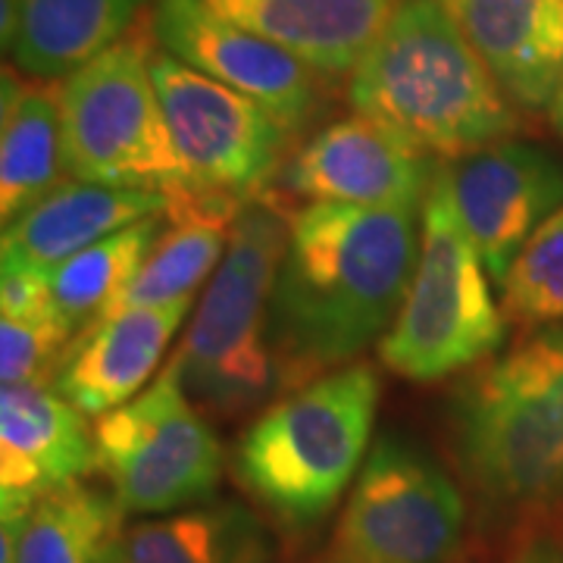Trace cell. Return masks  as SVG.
Segmentation results:
<instances>
[{
    "label": "cell",
    "instance_id": "cell-1",
    "mask_svg": "<svg viewBox=\"0 0 563 563\" xmlns=\"http://www.w3.org/2000/svg\"><path fill=\"white\" fill-rule=\"evenodd\" d=\"M420 235L422 203H307L288 220L269 303L282 395L383 342L413 279Z\"/></svg>",
    "mask_w": 563,
    "mask_h": 563
},
{
    "label": "cell",
    "instance_id": "cell-2",
    "mask_svg": "<svg viewBox=\"0 0 563 563\" xmlns=\"http://www.w3.org/2000/svg\"><path fill=\"white\" fill-rule=\"evenodd\" d=\"M448 429L483 507L532 523L563 510V322L536 325L461 379Z\"/></svg>",
    "mask_w": 563,
    "mask_h": 563
},
{
    "label": "cell",
    "instance_id": "cell-3",
    "mask_svg": "<svg viewBox=\"0 0 563 563\" xmlns=\"http://www.w3.org/2000/svg\"><path fill=\"white\" fill-rule=\"evenodd\" d=\"M347 101L422 154L466 157L517 132V113L442 0H401L347 81Z\"/></svg>",
    "mask_w": 563,
    "mask_h": 563
},
{
    "label": "cell",
    "instance_id": "cell-4",
    "mask_svg": "<svg viewBox=\"0 0 563 563\" xmlns=\"http://www.w3.org/2000/svg\"><path fill=\"white\" fill-rule=\"evenodd\" d=\"M379 395V373L366 363L282 395L235 444L244 492L291 532L322 523L369 457Z\"/></svg>",
    "mask_w": 563,
    "mask_h": 563
},
{
    "label": "cell",
    "instance_id": "cell-5",
    "mask_svg": "<svg viewBox=\"0 0 563 563\" xmlns=\"http://www.w3.org/2000/svg\"><path fill=\"white\" fill-rule=\"evenodd\" d=\"M285 242L288 217L279 207L263 198L244 203L176 354L188 395L207 413L242 417L282 395L269 303Z\"/></svg>",
    "mask_w": 563,
    "mask_h": 563
},
{
    "label": "cell",
    "instance_id": "cell-6",
    "mask_svg": "<svg viewBox=\"0 0 563 563\" xmlns=\"http://www.w3.org/2000/svg\"><path fill=\"white\" fill-rule=\"evenodd\" d=\"M488 279L454 203L451 166L439 163L422 201L417 269L398 320L379 342L385 366L429 385L492 361L507 339V313Z\"/></svg>",
    "mask_w": 563,
    "mask_h": 563
},
{
    "label": "cell",
    "instance_id": "cell-7",
    "mask_svg": "<svg viewBox=\"0 0 563 563\" xmlns=\"http://www.w3.org/2000/svg\"><path fill=\"white\" fill-rule=\"evenodd\" d=\"M151 32L125 35L60 81L66 169L79 181L161 191L173 203L207 195L181 161L151 79Z\"/></svg>",
    "mask_w": 563,
    "mask_h": 563
},
{
    "label": "cell",
    "instance_id": "cell-8",
    "mask_svg": "<svg viewBox=\"0 0 563 563\" xmlns=\"http://www.w3.org/2000/svg\"><path fill=\"white\" fill-rule=\"evenodd\" d=\"M222 466V444L185 388L179 357L95 426V470L125 517H166L213 501Z\"/></svg>",
    "mask_w": 563,
    "mask_h": 563
},
{
    "label": "cell",
    "instance_id": "cell-9",
    "mask_svg": "<svg viewBox=\"0 0 563 563\" xmlns=\"http://www.w3.org/2000/svg\"><path fill=\"white\" fill-rule=\"evenodd\" d=\"M463 523L461 485L426 448L391 432L369 448L325 563H451Z\"/></svg>",
    "mask_w": 563,
    "mask_h": 563
},
{
    "label": "cell",
    "instance_id": "cell-10",
    "mask_svg": "<svg viewBox=\"0 0 563 563\" xmlns=\"http://www.w3.org/2000/svg\"><path fill=\"white\" fill-rule=\"evenodd\" d=\"M151 79L161 98L169 135L201 191L247 203L285 169L291 132L261 103L195 66L151 51Z\"/></svg>",
    "mask_w": 563,
    "mask_h": 563
},
{
    "label": "cell",
    "instance_id": "cell-11",
    "mask_svg": "<svg viewBox=\"0 0 563 563\" xmlns=\"http://www.w3.org/2000/svg\"><path fill=\"white\" fill-rule=\"evenodd\" d=\"M147 32L161 51L261 103L291 135L320 113V76L313 69L261 35L210 13L201 0H154Z\"/></svg>",
    "mask_w": 563,
    "mask_h": 563
},
{
    "label": "cell",
    "instance_id": "cell-12",
    "mask_svg": "<svg viewBox=\"0 0 563 563\" xmlns=\"http://www.w3.org/2000/svg\"><path fill=\"white\" fill-rule=\"evenodd\" d=\"M451 188L492 282H504L526 242L563 207V161L539 144L504 139L451 163Z\"/></svg>",
    "mask_w": 563,
    "mask_h": 563
},
{
    "label": "cell",
    "instance_id": "cell-13",
    "mask_svg": "<svg viewBox=\"0 0 563 563\" xmlns=\"http://www.w3.org/2000/svg\"><path fill=\"white\" fill-rule=\"evenodd\" d=\"M435 163L366 117L322 125L288 157L282 185L310 203L410 207L426 201Z\"/></svg>",
    "mask_w": 563,
    "mask_h": 563
},
{
    "label": "cell",
    "instance_id": "cell-14",
    "mask_svg": "<svg viewBox=\"0 0 563 563\" xmlns=\"http://www.w3.org/2000/svg\"><path fill=\"white\" fill-rule=\"evenodd\" d=\"M95 470V429L51 383L3 385L0 517H22L41 498Z\"/></svg>",
    "mask_w": 563,
    "mask_h": 563
},
{
    "label": "cell",
    "instance_id": "cell-15",
    "mask_svg": "<svg viewBox=\"0 0 563 563\" xmlns=\"http://www.w3.org/2000/svg\"><path fill=\"white\" fill-rule=\"evenodd\" d=\"M191 301L161 307H117L81 329L66 347L51 385L85 417H107L135 401L157 379L166 347Z\"/></svg>",
    "mask_w": 563,
    "mask_h": 563
},
{
    "label": "cell",
    "instance_id": "cell-16",
    "mask_svg": "<svg viewBox=\"0 0 563 563\" xmlns=\"http://www.w3.org/2000/svg\"><path fill=\"white\" fill-rule=\"evenodd\" d=\"M173 198L161 191L63 181L44 201L3 225L0 269L51 276L57 266L139 222L161 220Z\"/></svg>",
    "mask_w": 563,
    "mask_h": 563
},
{
    "label": "cell",
    "instance_id": "cell-17",
    "mask_svg": "<svg viewBox=\"0 0 563 563\" xmlns=\"http://www.w3.org/2000/svg\"><path fill=\"white\" fill-rule=\"evenodd\" d=\"M507 101L548 110L563 76V0H442Z\"/></svg>",
    "mask_w": 563,
    "mask_h": 563
},
{
    "label": "cell",
    "instance_id": "cell-18",
    "mask_svg": "<svg viewBox=\"0 0 563 563\" xmlns=\"http://www.w3.org/2000/svg\"><path fill=\"white\" fill-rule=\"evenodd\" d=\"M210 13L282 47L320 79H342L401 0H201Z\"/></svg>",
    "mask_w": 563,
    "mask_h": 563
},
{
    "label": "cell",
    "instance_id": "cell-19",
    "mask_svg": "<svg viewBox=\"0 0 563 563\" xmlns=\"http://www.w3.org/2000/svg\"><path fill=\"white\" fill-rule=\"evenodd\" d=\"M151 0H16L0 25L22 76L57 81L120 44Z\"/></svg>",
    "mask_w": 563,
    "mask_h": 563
},
{
    "label": "cell",
    "instance_id": "cell-20",
    "mask_svg": "<svg viewBox=\"0 0 563 563\" xmlns=\"http://www.w3.org/2000/svg\"><path fill=\"white\" fill-rule=\"evenodd\" d=\"M0 217L3 225L57 191L66 169L60 85L3 69L0 95Z\"/></svg>",
    "mask_w": 563,
    "mask_h": 563
},
{
    "label": "cell",
    "instance_id": "cell-21",
    "mask_svg": "<svg viewBox=\"0 0 563 563\" xmlns=\"http://www.w3.org/2000/svg\"><path fill=\"white\" fill-rule=\"evenodd\" d=\"M0 523V563H122L125 514L113 495L85 483Z\"/></svg>",
    "mask_w": 563,
    "mask_h": 563
},
{
    "label": "cell",
    "instance_id": "cell-22",
    "mask_svg": "<svg viewBox=\"0 0 563 563\" xmlns=\"http://www.w3.org/2000/svg\"><path fill=\"white\" fill-rule=\"evenodd\" d=\"M242 207L217 195H191L173 203L166 213L169 229H163L135 279L110 310L191 301L198 285L220 269Z\"/></svg>",
    "mask_w": 563,
    "mask_h": 563
},
{
    "label": "cell",
    "instance_id": "cell-23",
    "mask_svg": "<svg viewBox=\"0 0 563 563\" xmlns=\"http://www.w3.org/2000/svg\"><path fill=\"white\" fill-rule=\"evenodd\" d=\"M122 563H276V544L247 504L207 501L125 526Z\"/></svg>",
    "mask_w": 563,
    "mask_h": 563
},
{
    "label": "cell",
    "instance_id": "cell-24",
    "mask_svg": "<svg viewBox=\"0 0 563 563\" xmlns=\"http://www.w3.org/2000/svg\"><path fill=\"white\" fill-rule=\"evenodd\" d=\"M161 239V220L122 229L51 273V303L79 335L117 303Z\"/></svg>",
    "mask_w": 563,
    "mask_h": 563
},
{
    "label": "cell",
    "instance_id": "cell-25",
    "mask_svg": "<svg viewBox=\"0 0 563 563\" xmlns=\"http://www.w3.org/2000/svg\"><path fill=\"white\" fill-rule=\"evenodd\" d=\"M504 313L526 325L563 322V207L526 242L510 266Z\"/></svg>",
    "mask_w": 563,
    "mask_h": 563
},
{
    "label": "cell",
    "instance_id": "cell-26",
    "mask_svg": "<svg viewBox=\"0 0 563 563\" xmlns=\"http://www.w3.org/2000/svg\"><path fill=\"white\" fill-rule=\"evenodd\" d=\"M76 329L54 307L0 317V379L3 385L51 383Z\"/></svg>",
    "mask_w": 563,
    "mask_h": 563
},
{
    "label": "cell",
    "instance_id": "cell-27",
    "mask_svg": "<svg viewBox=\"0 0 563 563\" xmlns=\"http://www.w3.org/2000/svg\"><path fill=\"white\" fill-rule=\"evenodd\" d=\"M507 563H563V526L529 523L517 536Z\"/></svg>",
    "mask_w": 563,
    "mask_h": 563
},
{
    "label": "cell",
    "instance_id": "cell-28",
    "mask_svg": "<svg viewBox=\"0 0 563 563\" xmlns=\"http://www.w3.org/2000/svg\"><path fill=\"white\" fill-rule=\"evenodd\" d=\"M548 117H551V125L558 129V135H563V76L561 85H558V91H554V101L548 107Z\"/></svg>",
    "mask_w": 563,
    "mask_h": 563
}]
</instances>
